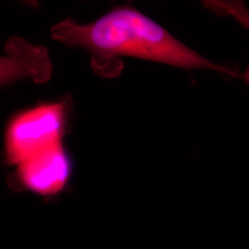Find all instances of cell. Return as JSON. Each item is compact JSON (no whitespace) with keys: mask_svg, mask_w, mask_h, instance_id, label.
<instances>
[{"mask_svg":"<svg viewBox=\"0 0 249 249\" xmlns=\"http://www.w3.org/2000/svg\"><path fill=\"white\" fill-rule=\"evenodd\" d=\"M51 32L53 40L86 49L99 58L131 56L185 70H212L236 76L232 70L207 59L181 43L131 6L112 9L89 24L67 18Z\"/></svg>","mask_w":249,"mask_h":249,"instance_id":"cell-1","label":"cell"},{"mask_svg":"<svg viewBox=\"0 0 249 249\" xmlns=\"http://www.w3.org/2000/svg\"><path fill=\"white\" fill-rule=\"evenodd\" d=\"M67 121L63 103H46L14 116L5 133V160L18 166L37 153L62 142Z\"/></svg>","mask_w":249,"mask_h":249,"instance_id":"cell-2","label":"cell"},{"mask_svg":"<svg viewBox=\"0 0 249 249\" xmlns=\"http://www.w3.org/2000/svg\"><path fill=\"white\" fill-rule=\"evenodd\" d=\"M71 163L63 143L41 151L17 166L19 182L43 196L57 194L66 186Z\"/></svg>","mask_w":249,"mask_h":249,"instance_id":"cell-3","label":"cell"},{"mask_svg":"<svg viewBox=\"0 0 249 249\" xmlns=\"http://www.w3.org/2000/svg\"><path fill=\"white\" fill-rule=\"evenodd\" d=\"M5 53L0 56V85L25 79L44 83L50 79L53 66L45 46L14 37L7 42Z\"/></svg>","mask_w":249,"mask_h":249,"instance_id":"cell-4","label":"cell"},{"mask_svg":"<svg viewBox=\"0 0 249 249\" xmlns=\"http://www.w3.org/2000/svg\"><path fill=\"white\" fill-rule=\"evenodd\" d=\"M205 7L221 15L235 19L241 26L249 30V10L242 1H206Z\"/></svg>","mask_w":249,"mask_h":249,"instance_id":"cell-5","label":"cell"},{"mask_svg":"<svg viewBox=\"0 0 249 249\" xmlns=\"http://www.w3.org/2000/svg\"><path fill=\"white\" fill-rule=\"evenodd\" d=\"M242 78L244 79V80L248 83L249 85V67L248 68V70H247V71L244 73V75L242 76Z\"/></svg>","mask_w":249,"mask_h":249,"instance_id":"cell-6","label":"cell"}]
</instances>
